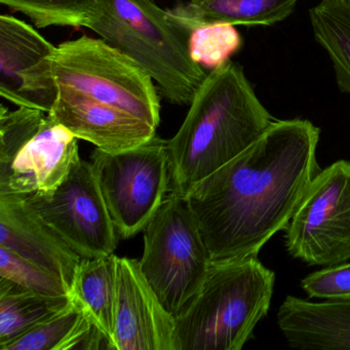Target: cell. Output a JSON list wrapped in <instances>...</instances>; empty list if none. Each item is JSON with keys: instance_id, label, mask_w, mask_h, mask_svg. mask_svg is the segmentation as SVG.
<instances>
[{"instance_id": "6da1fadb", "label": "cell", "mask_w": 350, "mask_h": 350, "mask_svg": "<svg viewBox=\"0 0 350 350\" xmlns=\"http://www.w3.org/2000/svg\"><path fill=\"white\" fill-rule=\"evenodd\" d=\"M319 135L309 120H275L247 150L188 193L212 262L258 256L286 230L321 170Z\"/></svg>"}, {"instance_id": "7a4b0ae2", "label": "cell", "mask_w": 350, "mask_h": 350, "mask_svg": "<svg viewBox=\"0 0 350 350\" xmlns=\"http://www.w3.org/2000/svg\"><path fill=\"white\" fill-rule=\"evenodd\" d=\"M189 105L177 134L167 140L170 193L183 198L247 150L275 120L243 67L230 60L206 75Z\"/></svg>"}, {"instance_id": "3957f363", "label": "cell", "mask_w": 350, "mask_h": 350, "mask_svg": "<svg viewBox=\"0 0 350 350\" xmlns=\"http://www.w3.org/2000/svg\"><path fill=\"white\" fill-rule=\"evenodd\" d=\"M274 284L258 256L212 262L200 292L175 317V350H241L267 315Z\"/></svg>"}, {"instance_id": "277c9868", "label": "cell", "mask_w": 350, "mask_h": 350, "mask_svg": "<svg viewBox=\"0 0 350 350\" xmlns=\"http://www.w3.org/2000/svg\"><path fill=\"white\" fill-rule=\"evenodd\" d=\"M88 28L140 64L170 103L189 105L208 75L190 56L191 30L153 0H105Z\"/></svg>"}, {"instance_id": "5b68a950", "label": "cell", "mask_w": 350, "mask_h": 350, "mask_svg": "<svg viewBox=\"0 0 350 350\" xmlns=\"http://www.w3.org/2000/svg\"><path fill=\"white\" fill-rule=\"evenodd\" d=\"M53 69L58 89L113 106L157 129L161 99L152 77L103 38L83 36L57 46Z\"/></svg>"}, {"instance_id": "8992f818", "label": "cell", "mask_w": 350, "mask_h": 350, "mask_svg": "<svg viewBox=\"0 0 350 350\" xmlns=\"http://www.w3.org/2000/svg\"><path fill=\"white\" fill-rule=\"evenodd\" d=\"M210 253L187 198L171 193L144 229L139 264L148 284L174 317L200 292Z\"/></svg>"}, {"instance_id": "52a82bcc", "label": "cell", "mask_w": 350, "mask_h": 350, "mask_svg": "<svg viewBox=\"0 0 350 350\" xmlns=\"http://www.w3.org/2000/svg\"><path fill=\"white\" fill-rule=\"evenodd\" d=\"M91 163L118 237L144 230L170 192L167 140L155 135L120 152L96 148Z\"/></svg>"}, {"instance_id": "ba28073f", "label": "cell", "mask_w": 350, "mask_h": 350, "mask_svg": "<svg viewBox=\"0 0 350 350\" xmlns=\"http://www.w3.org/2000/svg\"><path fill=\"white\" fill-rule=\"evenodd\" d=\"M286 230L288 254L308 265L350 259V161H337L315 175Z\"/></svg>"}, {"instance_id": "9c48e42d", "label": "cell", "mask_w": 350, "mask_h": 350, "mask_svg": "<svg viewBox=\"0 0 350 350\" xmlns=\"http://www.w3.org/2000/svg\"><path fill=\"white\" fill-rule=\"evenodd\" d=\"M36 213L81 258L113 254L118 235L93 165L79 157L54 189L24 194Z\"/></svg>"}, {"instance_id": "30bf717a", "label": "cell", "mask_w": 350, "mask_h": 350, "mask_svg": "<svg viewBox=\"0 0 350 350\" xmlns=\"http://www.w3.org/2000/svg\"><path fill=\"white\" fill-rule=\"evenodd\" d=\"M57 46L29 24L0 17V94L19 107L49 113L58 98L53 69Z\"/></svg>"}, {"instance_id": "8fae6325", "label": "cell", "mask_w": 350, "mask_h": 350, "mask_svg": "<svg viewBox=\"0 0 350 350\" xmlns=\"http://www.w3.org/2000/svg\"><path fill=\"white\" fill-rule=\"evenodd\" d=\"M175 317L147 282L139 261L118 257L114 350H175Z\"/></svg>"}, {"instance_id": "7c38bea8", "label": "cell", "mask_w": 350, "mask_h": 350, "mask_svg": "<svg viewBox=\"0 0 350 350\" xmlns=\"http://www.w3.org/2000/svg\"><path fill=\"white\" fill-rule=\"evenodd\" d=\"M49 116L83 139L107 152H120L152 139L157 128L129 112L99 103L81 94L58 89Z\"/></svg>"}, {"instance_id": "4fadbf2b", "label": "cell", "mask_w": 350, "mask_h": 350, "mask_svg": "<svg viewBox=\"0 0 350 350\" xmlns=\"http://www.w3.org/2000/svg\"><path fill=\"white\" fill-rule=\"evenodd\" d=\"M0 247L50 270L70 291L83 259L28 208L21 194H0Z\"/></svg>"}, {"instance_id": "5bb4252c", "label": "cell", "mask_w": 350, "mask_h": 350, "mask_svg": "<svg viewBox=\"0 0 350 350\" xmlns=\"http://www.w3.org/2000/svg\"><path fill=\"white\" fill-rule=\"evenodd\" d=\"M79 138L50 116L36 136L18 151L0 176V194H29L54 189L79 159Z\"/></svg>"}, {"instance_id": "9a60e30c", "label": "cell", "mask_w": 350, "mask_h": 350, "mask_svg": "<svg viewBox=\"0 0 350 350\" xmlns=\"http://www.w3.org/2000/svg\"><path fill=\"white\" fill-rule=\"evenodd\" d=\"M278 325L288 346L301 350H350V299L311 302L286 296Z\"/></svg>"}, {"instance_id": "2e32d148", "label": "cell", "mask_w": 350, "mask_h": 350, "mask_svg": "<svg viewBox=\"0 0 350 350\" xmlns=\"http://www.w3.org/2000/svg\"><path fill=\"white\" fill-rule=\"evenodd\" d=\"M299 0H187L170 13L193 31L204 24L272 26L294 13Z\"/></svg>"}, {"instance_id": "e0dca14e", "label": "cell", "mask_w": 350, "mask_h": 350, "mask_svg": "<svg viewBox=\"0 0 350 350\" xmlns=\"http://www.w3.org/2000/svg\"><path fill=\"white\" fill-rule=\"evenodd\" d=\"M118 278V257L116 254L92 259L83 258L70 291L73 302L111 339L112 343Z\"/></svg>"}, {"instance_id": "ac0fdd59", "label": "cell", "mask_w": 350, "mask_h": 350, "mask_svg": "<svg viewBox=\"0 0 350 350\" xmlns=\"http://www.w3.org/2000/svg\"><path fill=\"white\" fill-rule=\"evenodd\" d=\"M71 297H49L0 278V347L72 304Z\"/></svg>"}, {"instance_id": "d6986e66", "label": "cell", "mask_w": 350, "mask_h": 350, "mask_svg": "<svg viewBox=\"0 0 350 350\" xmlns=\"http://www.w3.org/2000/svg\"><path fill=\"white\" fill-rule=\"evenodd\" d=\"M309 18L315 40L329 55L338 88L350 95V0H321Z\"/></svg>"}, {"instance_id": "ffe728a7", "label": "cell", "mask_w": 350, "mask_h": 350, "mask_svg": "<svg viewBox=\"0 0 350 350\" xmlns=\"http://www.w3.org/2000/svg\"><path fill=\"white\" fill-rule=\"evenodd\" d=\"M29 17L40 28L89 27L103 11L105 0H0Z\"/></svg>"}, {"instance_id": "44dd1931", "label": "cell", "mask_w": 350, "mask_h": 350, "mask_svg": "<svg viewBox=\"0 0 350 350\" xmlns=\"http://www.w3.org/2000/svg\"><path fill=\"white\" fill-rule=\"evenodd\" d=\"M241 44L243 40L234 25L204 24L196 27L190 36V56L194 62L211 71L230 60Z\"/></svg>"}, {"instance_id": "7402d4cb", "label": "cell", "mask_w": 350, "mask_h": 350, "mask_svg": "<svg viewBox=\"0 0 350 350\" xmlns=\"http://www.w3.org/2000/svg\"><path fill=\"white\" fill-rule=\"evenodd\" d=\"M48 113L32 108H0V176L9 171L18 151L38 134Z\"/></svg>"}, {"instance_id": "603a6c76", "label": "cell", "mask_w": 350, "mask_h": 350, "mask_svg": "<svg viewBox=\"0 0 350 350\" xmlns=\"http://www.w3.org/2000/svg\"><path fill=\"white\" fill-rule=\"evenodd\" d=\"M0 278L49 297H71L70 288L50 270L0 247Z\"/></svg>"}, {"instance_id": "cb8c5ba5", "label": "cell", "mask_w": 350, "mask_h": 350, "mask_svg": "<svg viewBox=\"0 0 350 350\" xmlns=\"http://www.w3.org/2000/svg\"><path fill=\"white\" fill-rule=\"evenodd\" d=\"M83 314V311L73 302L64 310L1 346L0 350H63Z\"/></svg>"}, {"instance_id": "d4e9b609", "label": "cell", "mask_w": 350, "mask_h": 350, "mask_svg": "<svg viewBox=\"0 0 350 350\" xmlns=\"http://www.w3.org/2000/svg\"><path fill=\"white\" fill-rule=\"evenodd\" d=\"M301 286L309 298L350 299V263L327 266L308 274L301 280Z\"/></svg>"}]
</instances>
